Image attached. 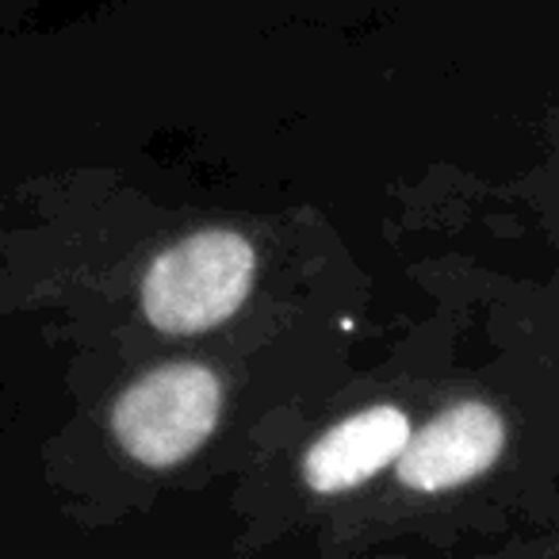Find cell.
Instances as JSON below:
<instances>
[{
  "label": "cell",
  "mask_w": 559,
  "mask_h": 559,
  "mask_svg": "<svg viewBox=\"0 0 559 559\" xmlns=\"http://www.w3.org/2000/svg\"><path fill=\"white\" fill-rule=\"evenodd\" d=\"M257 253L238 230H200L173 241L142 276V311L162 334H203L249 299Z\"/></svg>",
  "instance_id": "6da1fadb"
},
{
  "label": "cell",
  "mask_w": 559,
  "mask_h": 559,
  "mask_svg": "<svg viewBox=\"0 0 559 559\" xmlns=\"http://www.w3.org/2000/svg\"><path fill=\"white\" fill-rule=\"evenodd\" d=\"M218 411H223L218 376L192 360H177L142 376L116 399L111 429L127 456L139 460L142 467H173L203 449V441L218 426Z\"/></svg>",
  "instance_id": "7a4b0ae2"
},
{
  "label": "cell",
  "mask_w": 559,
  "mask_h": 559,
  "mask_svg": "<svg viewBox=\"0 0 559 559\" xmlns=\"http://www.w3.org/2000/svg\"><path fill=\"white\" fill-rule=\"evenodd\" d=\"M506 449V426L495 406L460 403L411 433L395 472L399 483L418 495H441L479 479Z\"/></svg>",
  "instance_id": "3957f363"
},
{
  "label": "cell",
  "mask_w": 559,
  "mask_h": 559,
  "mask_svg": "<svg viewBox=\"0 0 559 559\" xmlns=\"http://www.w3.org/2000/svg\"><path fill=\"white\" fill-rule=\"evenodd\" d=\"M411 421L399 406H368L353 418L337 421L304 456V483L319 495H342L376 479L383 467L399 464Z\"/></svg>",
  "instance_id": "277c9868"
}]
</instances>
